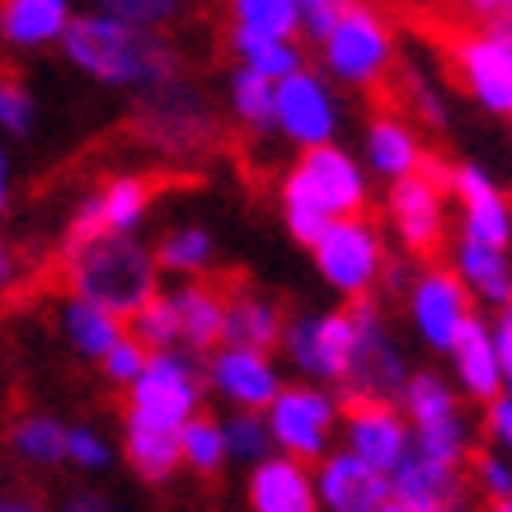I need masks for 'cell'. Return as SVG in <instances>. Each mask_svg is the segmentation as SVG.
I'll return each instance as SVG.
<instances>
[{
  "label": "cell",
  "instance_id": "obj_4",
  "mask_svg": "<svg viewBox=\"0 0 512 512\" xmlns=\"http://www.w3.org/2000/svg\"><path fill=\"white\" fill-rule=\"evenodd\" d=\"M198 409V376L184 357L160 348L146 357V367L132 381V414L127 423H151V428H179Z\"/></svg>",
  "mask_w": 512,
  "mask_h": 512
},
{
  "label": "cell",
  "instance_id": "obj_6",
  "mask_svg": "<svg viewBox=\"0 0 512 512\" xmlns=\"http://www.w3.org/2000/svg\"><path fill=\"white\" fill-rule=\"evenodd\" d=\"M311 249H315V259H320V273H325L329 287H339L348 296H362L376 282L381 240H376V231L367 221H357V217L329 221L325 235Z\"/></svg>",
  "mask_w": 512,
  "mask_h": 512
},
{
  "label": "cell",
  "instance_id": "obj_28",
  "mask_svg": "<svg viewBox=\"0 0 512 512\" xmlns=\"http://www.w3.org/2000/svg\"><path fill=\"white\" fill-rule=\"evenodd\" d=\"M66 334L76 343L85 357H104L113 343L123 339V329H118V315L104 311V306H94V301H71L66 306Z\"/></svg>",
  "mask_w": 512,
  "mask_h": 512
},
{
  "label": "cell",
  "instance_id": "obj_41",
  "mask_svg": "<svg viewBox=\"0 0 512 512\" xmlns=\"http://www.w3.org/2000/svg\"><path fill=\"white\" fill-rule=\"evenodd\" d=\"M29 123H33L29 94L19 90L15 80H0V127H10V132H29Z\"/></svg>",
  "mask_w": 512,
  "mask_h": 512
},
{
  "label": "cell",
  "instance_id": "obj_8",
  "mask_svg": "<svg viewBox=\"0 0 512 512\" xmlns=\"http://www.w3.org/2000/svg\"><path fill=\"white\" fill-rule=\"evenodd\" d=\"M325 52H329V71L343 80H353V85H367L386 71L390 62V38L386 29L376 24V15L367 10H343L325 33Z\"/></svg>",
  "mask_w": 512,
  "mask_h": 512
},
{
  "label": "cell",
  "instance_id": "obj_7",
  "mask_svg": "<svg viewBox=\"0 0 512 512\" xmlns=\"http://www.w3.org/2000/svg\"><path fill=\"white\" fill-rule=\"evenodd\" d=\"M282 339H287V353H292V362L306 376H315V381H348L353 348H357V320H353V311L296 320Z\"/></svg>",
  "mask_w": 512,
  "mask_h": 512
},
{
  "label": "cell",
  "instance_id": "obj_47",
  "mask_svg": "<svg viewBox=\"0 0 512 512\" xmlns=\"http://www.w3.org/2000/svg\"><path fill=\"white\" fill-rule=\"evenodd\" d=\"M5 193H10V174H5V156H0V207H5Z\"/></svg>",
  "mask_w": 512,
  "mask_h": 512
},
{
  "label": "cell",
  "instance_id": "obj_44",
  "mask_svg": "<svg viewBox=\"0 0 512 512\" xmlns=\"http://www.w3.org/2000/svg\"><path fill=\"white\" fill-rule=\"evenodd\" d=\"M480 484L494 498H512V466L508 461H498V456H484L480 461Z\"/></svg>",
  "mask_w": 512,
  "mask_h": 512
},
{
  "label": "cell",
  "instance_id": "obj_16",
  "mask_svg": "<svg viewBox=\"0 0 512 512\" xmlns=\"http://www.w3.org/2000/svg\"><path fill=\"white\" fill-rule=\"evenodd\" d=\"M146 202H151V188L141 184V179H113L99 198H90L76 212L71 231H66V249L90 245L94 235H104V231H132L146 217Z\"/></svg>",
  "mask_w": 512,
  "mask_h": 512
},
{
  "label": "cell",
  "instance_id": "obj_2",
  "mask_svg": "<svg viewBox=\"0 0 512 512\" xmlns=\"http://www.w3.org/2000/svg\"><path fill=\"white\" fill-rule=\"evenodd\" d=\"M362 170L353 160L334 151L329 141L311 146L306 160L287 174V188H282V207H287V226L301 245H315L325 235L329 221L339 217H357L362 212Z\"/></svg>",
  "mask_w": 512,
  "mask_h": 512
},
{
  "label": "cell",
  "instance_id": "obj_48",
  "mask_svg": "<svg viewBox=\"0 0 512 512\" xmlns=\"http://www.w3.org/2000/svg\"><path fill=\"white\" fill-rule=\"evenodd\" d=\"M10 278V254H5V249H0V282Z\"/></svg>",
  "mask_w": 512,
  "mask_h": 512
},
{
  "label": "cell",
  "instance_id": "obj_50",
  "mask_svg": "<svg viewBox=\"0 0 512 512\" xmlns=\"http://www.w3.org/2000/svg\"><path fill=\"white\" fill-rule=\"evenodd\" d=\"M508 301H512V296H508ZM508 315H512V311H508Z\"/></svg>",
  "mask_w": 512,
  "mask_h": 512
},
{
  "label": "cell",
  "instance_id": "obj_46",
  "mask_svg": "<svg viewBox=\"0 0 512 512\" xmlns=\"http://www.w3.org/2000/svg\"><path fill=\"white\" fill-rule=\"evenodd\" d=\"M489 339H494L498 367H503V376H508L512 372V315H503V320H498V329L489 334Z\"/></svg>",
  "mask_w": 512,
  "mask_h": 512
},
{
  "label": "cell",
  "instance_id": "obj_26",
  "mask_svg": "<svg viewBox=\"0 0 512 512\" xmlns=\"http://www.w3.org/2000/svg\"><path fill=\"white\" fill-rule=\"evenodd\" d=\"M127 456L141 480H170L179 466V428H151V423H127Z\"/></svg>",
  "mask_w": 512,
  "mask_h": 512
},
{
  "label": "cell",
  "instance_id": "obj_11",
  "mask_svg": "<svg viewBox=\"0 0 512 512\" xmlns=\"http://www.w3.org/2000/svg\"><path fill=\"white\" fill-rule=\"evenodd\" d=\"M353 320H357V348H353L348 381L362 390V400H390L395 390H404L400 353L390 348L386 329H381L372 306H353Z\"/></svg>",
  "mask_w": 512,
  "mask_h": 512
},
{
  "label": "cell",
  "instance_id": "obj_12",
  "mask_svg": "<svg viewBox=\"0 0 512 512\" xmlns=\"http://www.w3.org/2000/svg\"><path fill=\"white\" fill-rule=\"evenodd\" d=\"M461 498V480H456V466H442V461H428V456H409L404 451L400 466H390V503L395 512H442L456 508Z\"/></svg>",
  "mask_w": 512,
  "mask_h": 512
},
{
  "label": "cell",
  "instance_id": "obj_49",
  "mask_svg": "<svg viewBox=\"0 0 512 512\" xmlns=\"http://www.w3.org/2000/svg\"><path fill=\"white\" fill-rule=\"evenodd\" d=\"M503 24H512V0H503Z\"/></svg>",
  "mask_w": 512,
  "mask_h": 512
},
{
  "label": "cell",
  "instance_id": "obj_31",
  "mask_svg": "<svg viewBox=\"0 0 512 512\" xmlns=\"http://www.w3.org/2000/svg\"><path fill=\"white\" fill-rule=\"evenodd\" d=\"M367 156H372V165L381 174L400 179V174L419 170V141H414V132L400 123H376L372 137H367Z\"/></svg>",
  "mask_w": 512,
  "mask_h": 512
},
{
  "label": "cell",
  "instance_id": "obj_5",
  "mask_svg": "<svg viewBox=\"0 0 512 512\" xmlns=\"http://www.w3.org/2000/svg\"><path fill=\"white\" fill-rule=\"evenodd\" d=\"M404 409L414 419V451L428 456V461H442V466H461L466 428H461L451 390L428 372L404 376Z\"/></svg>",
  "mask_w": 512,
  "mask_h": 512
},
{
  "label": "cell",
  "instance_id": "obj_9",
  "mask_svg": "<svg viewBox=\"0 0 512 512\" xmlns=\"http://www.w3.org/2000/svg\"><path fill=\"white\" fill-rule=\"evenodd\" d=\"M334 428V404L320 390H278L268 400V433L292 456H320Z\"/></svg>",
  "mask_w": 512,
  "mask_h": 512
},
{
  "label": "cell",
  "instance_id": "obj_19",
  "mask_svg": "<svg viewBox=\"0 0 512 512\" xmlns=\"http://www.w3.org/2000/svg\"><path fill=\"white\" fill-rule=\"evenodd\" d=\"M466 315H470L466 292H461V282L451 278V273H428L414 287V325H419V334L433 348H451V339H456V329H461Z\"/></svg>",
  "mask_w": 512,
  "mask_h": 512
},
{
  "label": "cell",
  "instance_id": "obj_13",
  "mask_svg": "<svg viewBox=\"0 0 512 512\" xmlns=\"http://www.w3.org/2000/svg\"><path fill=\"white\" fill-rule=\"evenodd\" d=\"M442 184L447 179H428L423 170H409L395 179V193H390V217L400 226L404 245L428 254L442 240Z\"/></svg>",
  "mask_w": 512,
  "mask_h": 512
},
{
  "label": "cell",
  "instance_id": "obj_27",
  "mask_svg": "<svg viewBox=\"0 0 512 512\" xmlns=\"http://www.w3.org/2000/svg\"><path fill=\"white\" fill-rule=\"evenodd\" d=\"M456 268H461V278H466L484 301H508L512 296V268L498 245H484V240H470L466 235L461 249H456Z\"/></svg>",
  "mask_w": 512,
  "mask_h": 512
},
{
  "label": "cell",
  "instance_id": "obj_14",
  "mask_svg": "<svg viewBox=\"0 0 512 512\" xmlns=\"http://www.w3.org/2000/svg\"><path fill=\"white\" fill-rule=\"evenodd\" d=\"M461 71L480 104H489L494 113H512V24L470 38L461 47Z\"/></svg>",
  "mask_w": 512,
  "mask_h": 512
},
{
  "label": "cell",
  "instance_id": "obj_32",
  "mask_svg": "<svg viewBox=\"0 0 512 512\" xmlns=\"http://www.w3.org/2000/svg\"><path fill=\"white\" fill-rule=\"evenodd\" d=\"M179 461H188L198 475H217L221 461H226V437H221V423L193 419V414H188V419L179 423Z\"/></svg>",
  "mask_w": 512,
  "mask_h": 512
},
{
  "label": "cell",
  "instance_id": "obj_3",
  "mask_svg": "<svg viewBox=\"0 0 512 512\" xmlns=\"http://www.w3.org/2000/svg\"><path fill=\"white\" fill-rule=\"evenodd\" d=\"M71 282L76 292L113 315H132L156 292V259L127 240V231H104L90 245L71 249Z\"/></svg>",
  "mask_w": 512,
  "mask_h": 512
},
{
  "label": "cell",
  "instance_id": "obj_35",
  "mask_svg": "<svg viewBox=\"0 0 512 512\" xmlns=\"http://www.w3.org/2000/svg\"><path fill=\"white\" fill-rule=\"evenodd\" d=\"M235 15H240V29L278 33V38H292L301 24L296 0H235Z\"/></svg>",
  "mask_w": 512,
  "mask_h": 512
},
{
  "label": "cell",
  "instance_id": "obj_38",
  "mask_svg": "<svg viewBox=\"0 0 512 512\" xmlns=\"http://www.w3.org/2000/svg\"><path fill=\"white\" fill-rule=\"evenodd\" d=\"M221 437H226V456H235V461H264L268 456V442H273V433H268V423H259L254 414H240V419L221 423Z\"/></svg>",
  "mask_w": 512,
  "mask_h": 512
},
{
  "label": "cell",
  "instance_id": "obj_40",
  "mask_svg": "<svg viewBox=\"0 0 512 512\" xmlns=\"http://www.w3.org/2000/svg\"><path fill=\"white\" fill-rule=\"evenodd\" d=\"M99 5L118 19H132V24H160L179 10V0H99Z\"/></svg>",
  "mask_w": 512,
  "mask_h": 512
},
{
  "label": "cell",
  "instance_id": "obj_22",
  "mask_svg": "<svg viewBox=\"0 0 512 512\" xmlns=\"http://www.w3.org/2000/svg\"><path fill=\"white\" fill-rule=\"evenodd\" d=\"M456 193L466 202V235L470 240H484V245H508L512 240V217L508 202L498 198V188L484 179L480 170H461L456 174Z\"/></svg>",
  "mask_w": 512,
  "mask_h": 512
},
{
  "label": "cell",
  "instance_id": "obj_23",
  "mask_svg": "<svg viewBox=\"0 0 512 512\" xmlns=\"http://www.w3.org/2000/svg\"><path fill=\"white\" fill-rule=\"evenodd\" d=\"M151 94H156V104H151V113H146V123H151V132H156L160 141L188 146V141L202 137L207 109L198 104V94L184 90V85H174V76L160 80V85H151Z\"/></svg>",
  "mask_w": 512,
  "mask_h": 512
},
{
  "label": "cell",
  "instance_id": "obj_33",
  "mask_svg": "<svg viewBox=\"0 0 512 512\" xmlns=\"http://www.w3.org/2000/svg\"><path fill=\"white\" fill-rule=\"evenodd\" d=\"M132 320H137V339L146 343V348H174L179 343V315H174V301L170 296H146L137 311H132Z\"/></svg>",
  "mask_w": 512,
  "mask_h": 512
},
{
  "label": "cell",
  "instance_id": "obj_21",
  "mask_svg": "<svg viewBox=\"0 0 512 512\" xmlns=\"http://www.w3.org/2000/svg\"><path fill=\"white\" fill-rule=\"evenodd\" d=\"M447 353H456V372H461V386L475 395V400H494L498 386H503V367H498V353H494V339H489V329L466 315L461 329H456V339H451Z\"/></svg>",
  "mask_w": 512,
  "mask_h": 512
},
{
  "label": "cell",
  "instance_id": "obj_42",
  "mask_svg": "<svg viewBox=\"0 0 512 512\" xmlns=\"http://www.w3.org/2000/svg\"><path fill=\"white\" fill-rule=\"evenodd\" d=\"M66 456H71L76 466H85V470L109 466V447H104L94 433H85V428H71V433H66Z\"/></svg>",
  "mask_w": 512,
  "mask_h": 512
},
{
  "label": "cell",
  "instance_id": "obj_25",
  "mask_svg": "<svg viewBox=\"0 0 512 512\" xmlns=\"http://www.w3.org/2000/svg\"><path fill=\"white\" fill-rule=\"evenodd\" d=\"M66 19H71V5H66V0H5V10H0L5 33L24 47L62 38Z\"/></svg>",
  "mask_w": 512,
  "mask_h": 512
},
{
  "label": "cell",
  "instance_id": "obj_15",
  "mask_svg": "<svg viewBox=\"0 0 512 512\" xmlns=\"http://www.w3.org/2000/svg\"><path fill=\"white\" fill-rule=\"evenodd\" d=\"M315 494L334 512H381L390 503V475L367 466L353 451H343V456H334V461L320 470Z\"/></svg>",
  "mask_w": 512,
  "mask_h": 512
},
{
  "label": "cell",
  "instance_id": "obj_10",
  "mask_svg": "<svg viewBox=\"0 0 512 512\" xmlns=\"http://www.w3.org/2000/svg\"><path fill=\"white\" fill-rule=\"evenodd\" d=\"M273 123L301 146H320L334 132V99L320 80L296 66L292 76L273 80Z\"/></svg>",
  "mask_w": 512,
  "mask_h": 512
},
{
  "label": "cell",
  "instance_id": "obj_30",
  "mask_svg": "<svg viewBox=\"0 0 512 512\" xmlns=\"http://www.w3.org/2000/svg\"><path fill=\"white\" fill-rule=\"evenodd\" d=\"M235 52H240V62L249 66V71H259V76L268 80H282L292 76L296 66V52L287 38H278V33H259V29H235Z\"/></svg>",
  "mask_w": 512,
  "mask_h": 512
},
{
  "label": "cell",
  "instance_id": "obj_17",
  "mask_svg": "<svg viewBox=\"0 0 512 512\" xmlns=\"http://www.w3.org/2000/svg\"><path fill=\"white\" fill-rule=\"evenodd\" d=\"M212 386L221 395H231L240 409H264L273 395L282 390L273 362L264 357V348H245V343H231L221 348L217 362H212Z\"/></svg>",
  "mask_w": 512,
  "mask_h": 512
},
{
  "label": "cell",
  "instance_id": "obj_24",
  "mask_svg": "<svg viewBox=\"0 0 512 512\" xmlns=\"http://www.w3.org/2000/svg\"><path fill=\"white\" fill-rule=\"evenodd\" d=\"M174 315H179V343L188 348H217L226 334V301L212 296L207 287H184L174 292Z\"/></svg>",
  "mask_w": 512,
  "mask_h": 512
},
{
  "label": "cell",
  "instance_id": "obj_43",
  "mask_svg": "<svg viewBox=\"0 0 512 512\" xmlns=\"http://www.w3.org/2000/svg\"><path fill=\"white\" fill-rule=\"evenodd\" d=\"M348 10V0H296V15H301V24H306V33H315V38H325L329 24Z\"/></svg>",
  "mask_w": 512,
  "mask_h": 512
},
{
  "label": "cell",
  "instance_id": "obj_29",
  "mask_svg": "<svg viewBox=\"0 0 512 512\" xmlns=\"http://www.w3.org/2000/svg\"><path fill=\"white\" fill-rule=\"evenodd\" d=\"M221 339L245 343V348H264L268 353V348L282 339V320H278V311H273L268 301L245 296V301L226 306V334H221Z\"/></svg>",
  "mask_w": 512,
  "mask_h": 512
},
{
  "label": "cell",
  "instance_id": "obj_39",
  "mask_svg": "<svg viewBox=\"0 0 512 512\" xmlns=\"http://www.w3.org/2000/svg\"><path fill=\"white\" fill-rule=\"evenodd\" d=\"M146 343L141 339H118L109 348V353H104V372L113 376V381H127V386H132V381H137V372L141 367H146Z\"/></svg>",
  "mask_w": 512,
  "mask_h": 512
},
{
  "label": "cell",
  "instance_id": "obj_45",
  "mask_svg": "<svg viewBox=\"0 0 512 512\" xmlns=\"http://www.w3.org/2000/svg\"><path fill=\"white\" fill-rule=\"evenodd\" d=\"M489 433L503 442V447H512V400L503 395V400H489Z\"/></svg>",
  "mask_w": 512,
  "mask_h": 512
},
{
  "label": "cell",
  "instance_id": "obj_20",
  "mask_svg": "<svg viewBox=\"0 0 512 512\" xmlns=\"http://www.w3.org/2000/svg\"><path fill=\"white\" fill-rule=\"evenodd\" d=\"M249 508L254 512H311L315 508V484L296 461H254L249 475Z\"/></svg>",
  "mask_w": 512,
  "mask_h": 512
},
{
  "label": "cell",
  "instance_id": "obj_37",
  "mask_svg": "<svg viewBox=\"0 0 512 512\" xmlns=\"http://www.w3.org/2000/svg\"><path fill=\"white\" fill-rule=\"evenodd\" d=\"M207 259H212V240H207V231H198V226L174 231L170 240L160 245V264L174 268V273H198V268H207Z\"/></svg>",
  "mask_w": 512,
  "mask_h": 512
},
{
  "label": "cell",
  "instance_id": "obj_36",
  "mask_svg": "<svg viewBox=\"0 0 512 512\" xmlns=\"http://www.w3.org/2000/svg\"><path fill=\"white\" fill-rule=\"evenodd\" d=\"M15 447L38 461V466H52V461H62L66 456V428L52 419H29L15 428Z\"/></svg>",
  "mask_w": 512,
  "mask_h": 512
},
{
  "label": "cell",
  "instance_id": "obj_18",
  "mask_svg": "<svg viewBox=\"0 0 512 512\" xmlns=\"http://www.w3.org/2000/svg\"><path fill=\"white\" fill-rule=\"evenodd\" d=\"M348 442H353V456L390 475V466H400V456L409 451V428L395 419L386 400H362L348 414Z\"/></svg>",
  "mask_w": 512,
  "mask_h": 512
},
{
  "label": "cell",
  "instance_id": "obj_1",
  "mask_svg": "<svg viewBox=\"0 0 512 512\" xmlns=\"http://www.w3.org/2000/svg\"><path fill=\"white\" fill-rule=\"evenodd\" d=\"M66 57L90 71L104 85H160L174 76V57L165 52V43H156L146 24L118 15H85V19H66Z\"/></svg>",
  "mask_w": 512,
  "mask_h": 512
},
{
  "label": "cell",
  "instance_id": "obj_34",
  "mask_svg": "<svg viewBox=\"0 0 512 512\" xmlns=\"http://www.w3.org/2000/svg\"><path fill=\"white\" fill-rule=\"evenodd\" d=\"M231 99H235V113L254 127H268L273 123V80L259 76V71H235L231 80Z\"/></svg>",
  "mask_w": 512,
  "mask_h": 512
}]
</instances>
